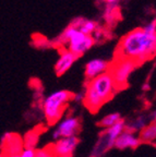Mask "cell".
<instances>
[{"label": "cell", "instance_id": "8992f818", "mask_svg": "<svg viewBox=\"0 0 156 157\" xmlns=\"http://www.w3.org/2000/svg\"><path fill=\"white\" fill-rule=\"evenodd\" d=\"M124 124H126V122L123 121V119H121L114 127L109 128V129H105V131L99 135L95 146L92 150L91 157H102L108 150L114 147L117 137L123 132Z\"/></svg>", "mask_w": 156, "mask_h": 157}, {"label": "cell", "instance_id": "4fadbf2b", "mask_svg": "<svg viewBox=\"0 0 156 157\" xmlns=\"http://www.w3.org/2000/svg\"><path fill=\"white\" fill-rule=\"evenodd\" d=\"M70 24L76 27V29H79V31H81L82 33L88 34V35H92L93 33L95 32L96 29L100 26V25L98 24L96 21H94V20L85 19V17H82L73 19L70 22Z\"/></svg>", "mask_w": 156, "mask_h": 157}, {"label": "cell", "instance_id": "e0dca14e", "mask_svg": "<svg viewBox=\"0 0 156 157\" xmlns=\"http://www.w3.org/2000/svg\"><path fill=\"white\" fill-rule=\"evenodd\" d=\"M122 118L120 116V113H109V115L103 117L99 121H98L97 125L100 128H104V129H109V128L114 127L117 122H119Z\"/></svg>", "mask_w": 156, "mask_h": 157}, {"label": "cell", "instance_id": "5bb4252c", "mask_svg": "<svg viewBox=\"0 0 156 157\" xmlns=\"http://www.w3.org/2000/svg\"><path fill=\"white\" fill-rule=\"evenodd\" d=\"M103 19L106 26H112L120 19V10L118 5H106L103 10Z\"/></svg>", "mask_w": 156, "mask_h": 157}, {"label": "cell", "instance_id": "7c38bea8", "mask_svg": "<svg viewBox=\"0 0 156 157\" xmlns=\"http://www.w3.org/2000/svg\"><path fill=\"white\" fill-rule=\"evenodd\" d=\"M141 144L139 137L133 133L129 132H122L119 136L117 137L114 147L118 150H126V148H137Z\"/></svg>", "mask_w": 156, "mask_h": 157}, {"label": "cell", "instance_id": "52a82bcc", "mask_svg": "<svg viewBox=\"0 0 156 157\" xmlns=\"http://www.w3.org/2000/svg\"><path fill=\"white\" fill-rule=\"evenodd\" d=\"M24 144L23 139L17 133L7 132L0 139V148H1V157L18 156L23 152Z\"/></svg>", "mask_w": 156, "mask_h": 157}, {"label": "cell", "instance_id": "ffe728a7", "mask_svg": "<svg viewBox=\"0 0 156 157\" xmlns=\"http://www.w3.org/2000/svg\"><path fill=\"white\" fill-rule=\"evenodd\" d=\"M35 153H36V151L35 150L24 148L23 152L21 153V155H20V157H35Z\"/></svg>", "mask_w": 156, "mask_h": 157}, {"label": "cell", "instance_id": "ba28073f", "mask_svg": "<svg viewBox=\"0 0 156 157\" xmlns=\"http://www.w3.org/2000/svg\"><path fill=\"white\" fill-rule=\"evenodd\" d=\"M80 130L81 121L79 120V118L69 115L59 122L58 127L55 129L53 133V137L54 140L58 141L59 139H64V137L76 136Z\"/></svg>", "mask_w": 156, "mask_h": 157}, {"label": "cell", "instance_id": "cb8c5ba5", "mask_svg": "<svg viewBox=\"0 0 156 157\" xmlns=\"http://www.w3.org/2000/svg\"><path fill=\"white\" fill-rule=\"evenodd\" d=\"M0 157H1V148H0Z\"/></svg>", "mask_w": 156, "mask_h": 157}, {"label": "cell", "instance_id": "8fae6325", "mask_svg": "<svg viewBox=\"0 0 156 157\" xmlns=\"http://www.w3.org/2000/svg\"><path fill=\"white\" fill-rule=\"evenodd\" d=\"M78 60V57L69 52L66 48H60L58 60L55 63V72L57 75H64L67 71H69L74 62Z\"/></svg>", "mask_w": 156, "mask_h": 157}, {"label": "cell", "instance_id": "ac0fdd59", "mask_svg": "<svg viewBox=\"0 0 156 157\" xmlns=\"http://www.w3.org/2000/svg\"><path fill=\"white\" fill-rule=\"evenodd\" d=\"M39 132L34 129V130L29 131L25 134L24 139H23V144H24L25 148H31V150H35V147L38 142Z\"/></svg>", "mask_w": 156, "mask_h": 157}, {"label": "cell", "instance_id": "30bf717a", "mask_svg": "<svg viewBox=\"0 0 156 157\" xmlns=\"http://www.w3.org/2000/svg\"><path fill=\"white\" fill-rule=\"evenodd\" d=\"M109 63L110 62L100 58H95L90 60L85 64V70H84V75H85L86 82L108 72Z\"/></svg>", "mask_w": 156, "mask_h": 157}, {"label": "cell", "instance_id": "7a4b0ae2", "mask_svg": "<svg viewBox=\"0 0 156 157\" xmlns=\"http://www.w3.org/2000/svg\"><path fill=\"white\" fill-rule=\"evenodd\" d=\"M118 92L109 72L88 81L83 93V104L92 113L99 110L104 104L109 101Z\"/></svg>", "mask_w": 156, "mask_h": 157}, {"label": "cell", "instance_id": "9a60e30c", "mask_svg": "<svg viewBox=\"0 0 156 157\" xmlns=\"http://www.w3.org/2000/svg\"><path fill=\"white\" fill-rule=\"evenodd\" d=\"M139 140L141 143H153L156 141V121H151L140 131Z\"/></svg>", "mask_w": 156, "mask_h": 157}, {"label": "cell", "instance_id": "7402d4cb", "mask_svg": "<svg viewBox=\"0 0 156 157\" xmlns=\"http://www.w3.org/2000/svg\"><path fill=\"white\" fill-rule=\"evenodd\" d=\"M151 121H156V110L154 113H152L151 115Z\"/></svg>", "mask_w": 156, "mask_h": 157}, {"label": "cell", "instance_id": "2e32d148", "mask_svg": "<svg viewBox=\"0 0 156 157\" xmlns=\"http://www.w3.org/2000/svg\"><path fill=\"white\" fill-rule=\"evenodd\" d=\"M147 124L146 118L145 117H139L137 118L135 120L131 121L130 123H126L124 124V132H129V133H135L138 131H141L145 125Z\"/></svg>", "mask_w": 156, "mask_h": 157}, {"label": "cell", "instance_id": "44dd1931", "mask_svg": "<svg viewBox=\"0 0 156 157\" xmlns=\"http://www.w3.org/2000/svg\"><path fill=\"white\" fill-rule=\"evenodd\" d=\"M99 1H102L106 6V5H118L120 0H99Z\"/></svg>", "mask_w": 156, "mask_h": 157}, {"label": "cell", "instance_id": "9c48e42d", "mask_svg": "<svg viewBox=\"0 0 156 157\" xmlns=\"http://www.w3.org/2000/svg\"><path fill=\"white\" fill-rule=\"evenodd\" d=\"M79 142L80 141L78 136L64 137L56 141L55 144L49 145V147L56 157H71L76 151Z\"/></svg>", "mask_w": 156, "mask_h": 157}, {"label": "cell", "instance_id": "5b68a950", "mask_svg": "<svg viewBox=\"0 0 156 157\" xmlns=\"http://www.w3.org/2000/svg\"><path fill=\"white\" fill-rule=\"evenodd\" d=\"M138 67L139 64L137 62L122 57H115L114 61L110 62L108 72L111 75L118 91H121L129 85L130 75Z\"/></svg>", "mask_w": 156, "mask_h": 157}, {"label": "cell", "instance_id": "277c9868", "mask_svg": "<svg viewBox=\"0 0 156 157\" xmlns=\"http://www.w3.org/2000/svg\"><path fill=\"white\" fill-rule=\"evenodd\" d=\"M73 95L74 94L69 91L60 90L51 93L43 101L41 108L49 125L56 124L62 118L64 110L68 107V103L73 99Z\"/></svg>", "mask_w": 156, "mask_h": 157}, {"label": "cell", "instance_id": "d6986e66", "mask_svg": "<svg viewBox=\"0 0 156 157\" xmlns=\"http://www.w3.org/2000/svg\"><path fill=\"white\" fill-rule=\"evenodd\" d=\"M35 157H56L54 153L51 152L50 147L47 146L44 150H37L35 153Z\"/></svg>", "mask_w": 156, "mask_h": 157}, {"label": "cell", "instance_id": "3957f363", "mask_svg": "<svg viewBox=\"0 0 156 157\" xmlns=\"http://www.w3.org/2000/svg\"><path fill=\"white\" fill-rule=\"evenodd\" d=\"M53 46L59 48H66L76 57H81L92 48L95 42L92 35H88L76 29L74 26L69 24L66 29L59 34L58 37L55 38Z\"/></svg>", "mask_w": 156, "mask_h": 157}, {"label": "cell", "instance_id": "6da1fadb", "mask_svg": "<svg viewBox=\"0 0 156 157\" xmlns=\"http://www.w3.org/2000/svg\"><path fill=\"white\" fill-rule=\"evenodd\" d=\"M156 56V19L138 27L120 38L115 57L128 58L142 64Z\"/></svg>", "mask_w": 156, "mask_h": 157}, {"label": "cell", "instance_id": "603a6c76", "mask_svg": "<svg viewBox=\"0 0 156 157\" xmlns=\"http://www.w3.org/2000/svg\"><path fill=\"white\" fill-rule=\"evenodd\" d=\"M8 157H20V155H18V156H8Z\"/></svg>", "mask_w": 156, "mask_h": 157}]
</instances>
